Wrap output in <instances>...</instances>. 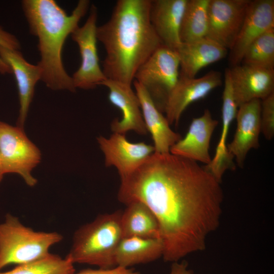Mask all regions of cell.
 <instances>
[{
    "label": "cell",
    "mask_w": 274,
    "mask_h": 274,
    "mask_svg": "<svg viewBox=\"0 0 274 274\" xmlns=\"http://www.w3.org/2000/svg\"><path fill=\"white\" fill-rule=\"evenodd\" d=\"M118 199L139 201L155 215L165 261L177 262L206 247L219 226L223 193L220 182L198 162L154 152L121 179Z\"/></svg>",
    "instance_id": "6da1fadb"
},
{
    "label": "cell",
    "mask_w": 274,
    "mask_h": 274,
    "mask_svg": "<svg viewBox=\"0 0 274 274\" xmlns=\"http://www.w3.org/2000/svg\"><path fill=\"white\" fill-rule=\"evenodd\" d=\"M151 0H118L110 19L97 27L107 79L131 85L139 68L162 44L150 22Z\"/></svg>",
    "instance_id": "7a4b0ae2"
},
{
    "label": "cell",
    "mask_w": 274,
    "mask_h": 274,
    "mask_svg": "<svg viewBox=\"0 0 274 274\" xmlns=\"http://www.w3.org/2000/svg\"><path fill=\"white\" fill-rule=\"evenodd\" d=\"M22 8L31 35L38 39L42 71L41 80L53 90L76 91L72 78L66 72L62 51L66 39L79 27L90 6L88 0H80L68 15L53 0H23Z\"/></svg>",
    "instance_id": "3957f363"
},
{
    "label": "cell",
    "mask_w": 274,
    "mask_h": 274,
    "mask_svg": "<svg viewBox=\"0 0 274 274\" xmlns=\"http://www.w3.org/2000/svg\"><path fill=\"white\" fill-rule=\"evenodd\" d=\"M122 211L98 215L80 227L74 233L66 256L75 263L110 268L116 266L115 254L122 239Z\"/></svg>",
    "instance_id": "277c9868"
},
{
    "label": "cell",
    "mask_w": 274,
    "mask_h": 274,
    "mask_svg": "<svg viewBox=\"0 0 274 274\" xmlns=\"http://www.w3.org/2000/svg\"><path fill=\"white\" fill-rule=\"evenodd\" d=\"M57 232L36 231L11 214L0 224V270L11 264L21 265L48 256L53 245L62 241Z\"/></svg>",
    "instance_id": "5b68a950"
},
{
    "label": "cell",
    "mask_w": 274,
    "mask_h": 274,
    "mask_svg": "<svg viewBox=\"0 0 274 274\" xmlns=\"http://www.w3.org/2000/svg\"><path fill=\"white\" fill-rule=\"evenodd\" d=\"M179 67L177 52L162 45L135 73L134 80L146 90L161 113L164 112L167 98L179 80Z\"/></svg>",
    "instance_id": "8992f818"
},
{
    "label": "cell",
    "mask_w": 274,
    "mask_h": 274,
    "mask_svg": "<svg viewBox=\"0 0 274 274\" xmlns=\"http://www.w3.org/2000/svg\"><path fill=\"white\" fill-rule=\"evenodd\" d=\"M0 153L5 174H17L27 185H36L32 172L41 161V153L23 128L0 121Z\"/></svg>",
    "instance_id": "52a82bcc"
},
{
    "label": "cell",
    "mask_w": 274,
    "mask_h": 274,
    "mask_svg": "<svg viewBox=\"0 0 274 274\" xmlns=\"http://www.w3.org/2000/svg\"><path fill=\"white\" fill-rule=\"evenodd\" d=\"M89 10L84 24L71 34L72 40L78 46L81 58L80 67L72 77L76 89H92L107 79L100 67L97 54V9L92 5Z\"/></svg>",
    "instance_id": "ba28073f"
},
{
    "label": "cell",
    "mask_w": 274,
    "mask_h": 274,
    "mask_svg": "<svg viewBox=\"0 0 274 274\" xmlns=\"http://www.w3.org/2000/svg\"><path fill=\"white\" fill-rule=\"evenodd\" d=\"M251 1L209 0L207 38L230 50L243 24Z\"/></svg>",
    "instance_id": "9c48e42d"
},
{
    "label": "cell",
    "mask_w": 274,
    "mask_h": 274,
    "mask_svg": "<svg viewBox=\"0 0 274 274\" xmlns=\"http://www.w3.org/2000/svg\"><path fill=\"white\" fill-rule=\"evenodd\" d=\"M97 141L105 156L106 166H115L120 179L136 169L154 152L153 146L143 142L131 143L125 134L114 133L109 138H97Z\"/></svg>",
    "instance_id": "30bf717a"
},
{
    "label": "cell",
    "mask_w": 274,
    "mask_h": 274,
    "mask_svg": "<svg viewBox=\"0 0 274 274\" xmlns=\"http://www.w3.org/2000/svg\"><path fill=\"white\" fill-rule=\"evenodd\" d=\"M221 84V74L216 71H211L197 78H190L180 74L165 107V117L169 125L173 123L177 125L182 113L190 104L204 98Z\"/></svg>",
    "instance_id": "8fae6325"
},
{
    "label": "cell",
    "mask_w": 274,
    "mask_h": 274,
    "mask_svg": "<svg viewBox=\"0 0 274 274\" xmlns=\"http://www.w3.org/2000/svg\"><path fill=\"white\" fill-rule=\"evenodd\" d=\"M274 28V1H251L236 40L230 50L232 66L241 63L248 47L260 36Z\"/></svg>",
    "instance_id": "7c38bea8"
},
{
    "label": "cell",
    "mask_w": 274,
    "mask_h": 274,
    "mask_svg": "<svg viewBox=\"0 0 274 274\" xmlns=\"http://www.w3.org/2000/svg\"><path fill=\"white\" fill-rule=\"evenodd\" d=\"M0 58L15 76L20 104L17 126L23 128L34 95L35 86L41 80L42 71L37 64L28 62L19 50L0 46Z\"/></svg>",
    "instance_id": "4fadbf2b"
},
{
    "label": "cell",
    "mask_w": 274,
    "mask_h": 274,
    "mask_svg": "<svg viewBox=\"0 0 274 274\" xmlns=\"http://www.w3.org/2000/svg\"><path fill=\"white\" fill-rule=\"evenodd\" d=\"M238 108L235 117L236 129L233 140L227 148L238 165L243 167L249 151L259 147L261 101L254 99Z\"/></svg>",
    "instance_id": "5bb4252c"
},
{
    "label": "cell",
    "mask_w": 274,
    "mask_h": 274,
    "mask_svg": "<svg viewBox=\"0 0 274 274\" xmlns=\"http://www.w3.org/2000/svg\"><path fill=\"white\" fill-rule=\"evenodd\" d=\"M100 85L109 89L110 102L119 109L122 114L120 120L115 119L112 121L111 125L112 131L125 134L132 130L139 134H146L148 131L143 120L140 101L131 85L109 79L104 81Z\"/></svg>",
    "instance_id": "9a60e30c"
},
{
    "label": "cell",
    "mask_w": 274,
    "mask_h": 274,
    "mask_svg": "<svg viewBox=\"0 0 274 274\" xmlns=\"http://www.w3.org/2000/svg\"><path fill=\"white\" fill-rule=\"evenodd\" d=\"M234 97L239 106L273 93L274 70L238 64L229 68Z\"/></svg>",
    "instance_id": "2e32d148"
},
{
    "label": "cell",
    "mask_w": 274,
    "mask_h": 274,
    "mask_svg": "<svg viewBox=\"0 0 274 274\" xmlns=\"http://www.w3.org/2000/svg\"><path fill=\"white\" fill-rule=\"evenodd\" d=\"M218 124L211 112L206 109L201 116L192 120L186 135L170 148L169 152L208 164L212 159L209 153L210 141Z\"/></svg>",
    "instance_id": "e0dca14e"
},
{
    "label": "cell",
    "mask_w": 274,
    "mask_h": 274,
    "mask_svg": "<svg viewBox=\"0 0 274 274\" xmlns=\"http://www.w3.org/2000/svg\"><path fill=\"white\" fill-rule=\"evenodd\" d=\"M187 0H151L150 22L163 46L176 50Z\"/></svg>",
    "instance_id": "ac0fdd59"
},
{
    "label": "cell",
    "mask_w": 274,
    "mask_h": 274,
    "mask_svg": "<svg viewBox=\"0 0 274 274\" xmlns=\"http://www.w3.org/2000/svg\"><path fill=\"white\" fill-rule=\"evenodd\" d=\"M133 83L146 129L154 142L155 152L170 153V148L181 139V136L170 128L166 117L157 108L146 90L136 81Z\"/></svg>",
    "instance_id": "d6986e66"
},
{
    "label": "cell",
    "mask_w": 274,
    "mask_h": 274,
    "mask_svg": "<svg viewBox=\"0 0 274 274\" xmlns=\"http://www.w3.org/2000/svg\"><path fill=\"white\" fill-rule=\"evenodd\" d=\"M237 108L232 83L231 81L227 80L224 82L222 95V126L220 138L214 156L208 164L203 166L220 182L227 169H234L235 168L233 161V157L227 150L226 142L230 125L236 117Z\"/></svg>",
    "instance_id": "ffe728a7"
},
{
    "label": "cell",
    "mask_w": 274,
    "mask_h": 274,
    "mask_svg": "<svg viewBox=\"0 0 274 274\" xmlns=\"http://www.w3.org/2000/svg\"><path fill=\"white\" fill-rule=\"evenodd\" d=\"M180 58V74L190 78L202 68L226 57L227 50L207 38L182 43L176 50Z\"/></svg>",
    "instance_id": "44dd1931"
},
{
    "label": "cell",
    "mask_w": 274,
    "mask_h": 274,
    "mask_svg": "<svg viewBox=\"0 0 274 274\" xmlns=\"http://www.w3.org/2000/svg\"><path fill=\"white\" fill-rule=\"evenodd\" d=\"M163 245L159 238H122L115 254L116 266H130L153 261L162 256Z\"/></svg>",
    "instance_id": "7402d4cb"
},
{
    "label": "cell",
    "mask_w": 274,
    "mask_h": 274,
    "mask_svg": "<svg viewBox=\"0 0 274 274\" xmlns=\"http://www.w3.org/2000/svg\"><path fill=\"white\" fill-rule=\"evenodd\" d=\"M122 211L121 228L123 238L138 237L159 238L157 220L150 209L144 203L132 201Z\"/></svg>",
    "instance_id": "603a6c76"
},
{
    "label": "cell",
    "mask_w": 274,
    "mask_h": 274,
    "mask_svg": "<svg viewBox=\"0 0 274 274\" xmlns=\"http://www.w3.org/2000/svg\"><path fill=\"white\" fill-rule=\"evenodd\" d=\"M209 0H187L180 31L181 43L206 37L208 29Z\"/></svg>",
    "instance_id": "cb8c5ba5"
},
{
    "label": "cell",
    "mask_w": 274,
    "mask_h": 274,
    "mask_svg": "<svg viewBox=\"0 0 274 274\" xmlns=\"http://www.w3.org/2000/svg\"><path fill=\"white\" fill-rule=\"evenodd\" d=\"M242 64L273 70L274 28L257 38L245 52Z\"/></svg>",
    "instance_id": "d4e9b609"
},
{
    "label": "cell",
    "mask_w": 274,
    "mask_h": 274,
    "mask_svg": "<svg viewBox=\"0 0 274 274\" xmlns=\"http://www.w3.org/2000/svg\"><path fill=\"white\" fill-rule=\"evenodd\" d=\"M74 263L66 256L62 258L50 253L35 262L17 265L11 270L0 274H74Z\"/></svg>",
    "instance_id": "484cf974"
},
{
    "label": "cell",
    "mask_w": 274,
    "mask_h": 274,
    "mask_svg": "<svg viewBox=\"0 0 274 274\" xmlns=\"http://www.w3.org/2000/svg\"><path fill=\"white\" fill-rule=\"evenodd\" d=\"M261 132L267 140L273 138L274 92L261 101Z\"/></svg>",
    "instance_id": "4316f807"
},
{
    "label": "cell",
    "mask_w": 274,
    "mask_h": 274,
    "mask_svg": "<svg viewBox=\"0 0 274 274\" xmlns=\"http://www.w3.org/2000/svg\"><path fill=\"white\" fill-rule=\"evenodd\" d=\"M0 46L20 50V44L15 36L5 30L0 26ZM0 73H12L10 67L0 58Z\"/></svg>",
    "instance_id": "83f0119b"
},
{
    "label": "cell",
    "mask_w": 274,
    "mask_h": 274,
    "mask_svg": "<svg viewBox=\"0 0 274 274\" xmlns=\"http://www.w3.org/2000/svg\"><path fill=\"white\" fill-rule=\"evenodd\" d=\"M74 274H142L129 268L116 266L110 268L87 269Z\"/></svg>",
    "instance_id": "f1b7e54d"
},
{
    "label": "cell",
    "mask_w": 274,
    "mask_h": 274,
    "mask_svg": "<svg viewBox=\"0 0 274 274\" xmlns=\"http://www.w3.org/2000/svg\"><path fill=\"white\" fill-rule=\"evenodd\" d=\"M187 264L185 262L180 263L175 262L172 266L169 274H191L189 270L187 269Z\"/></svg>",
    "instance_id": "f546056e"
},
{
    "label": "cell",
    "mask_w": 274,
    "mask_h": 274,
    "mask_svg": "<svg viewBox=\"0 0 274 274\" xmlns=\"http://www.w3.org/2000/svg\"><path fill=\"white\" fill-rule=\"evenodd\" d=\"M5 175L3 163L0 153V183L2 182L4 175Z\"/></svg>",
    "instance_id": "4dcf8cb0"
}]
</instances>
